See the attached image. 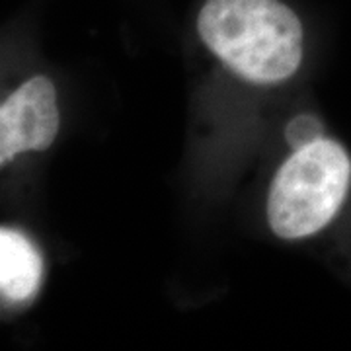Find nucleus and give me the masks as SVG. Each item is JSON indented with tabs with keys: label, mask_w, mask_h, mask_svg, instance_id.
I'll return each instance as SVG.
<instances>
[{
	"label": "nucleus",
	"mask_w": 351,
	"mask_h": 351,
	"mask_svg": "<svg viewBox=\"0 0 351 351\" xmlns=\"http://www.w3.org/2000/svg\"><path fill=\"white\" fill-rule=\"evenodd\" d=\"M57 92L45 76H34L0 108V162L25 151H45L57 137Z\"/></svg>",
	"instance_id": "7ed1b4c3"
},
{
	"label": "nucleus",
	"mask_w": 351,
	"mask_h": 351,
	"mask_svg": "<svg viewBox=\"0 0 351 351\" xmlns=\"http://www.w3.org/2000/svg\"><path fill=\"white\" fill-rule=\"evenodd\" d=\"M43 262L38 248L14 228L0 230V291L4 301L24 304L41 287Z\"/></svg>",
	"instance_id": "20e7f679"
},
{
	"label": "nucleus",
	"mask_w": 351,
	"mask_h": 351,
	"mask_svg": "<svg viewBox=\"0 0 351 351\" xmlns=\"http://www.w3.org/2000/svg\"><path fill=\"white\" fill-rule=\"evenodd\" d=\"M351 182V160L332 138H316L295 151L269 189L267 219L277 237L304 239L338 215Z\"/></svg>",
	"instance_id": "f03ea898"
},
{
	"label": "nucleus",
	"mask_w": 351,
	"mask_h": 351,
	"mask_svg": "<svg viewBox=\"0 0 351 351\" xmlns=\"http://www.w3.org/2000/svg\"><path fill=\"white\" fill-rule=\"evenodd\" d=\"M285 137L293 151H299L302 147L311 145L313 141L322 137V123L314 115H297L285 129Z\"/></svg>",
	"instance_id": "39448f33"
},
{
	"label": "nucleus",
	"mask_w": 351,
	"mask_h": 351,
	"mask_svg": "<svg viewBox=\"0 0 351 351\" xmlns=\"http://www.w3.org/2000/svg\"><path fill=\"white\" fill-rule=\"evenodd\" d=\"M197 29L232 73L256 84L283 82L301 64L302 25L279 0H207Z\"/></svg>",
	"instance_id": "f257e3e1"
}]
</instances>
